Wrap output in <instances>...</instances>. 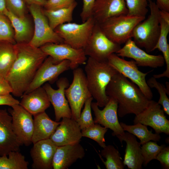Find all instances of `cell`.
<instances>
[{"instance_id":"16","label":"cell","mask_w":169,"mask_h":169,"mask_svg":"<svg viewBox=\"0 0 169 169\" xmlns=\"http://www.w3.org/2000/svg\"><path fill=\"white\" fill-rule=\"evenodd\" d=\"M115 53L123 58L132 59L137 66L157 68L163 66L165 61L162 55H153L147 52L138 47L132 38L129 39Z\"/></svg>"},{"instance_id":"1","label":"cell","mask_w":169,"mask_h":169,"mask_svg":"<svg viewBox=\"0 0 169 169\" xmlns=\"http://www.w3.org/2000/svg\"><path fill=\"white\" fill-rule=\"evenodd\" d=\"M16 58L6 79L15 96L21 97L48 56L40 48L29 43H16Z\"/></svg>"},{"instance_id":"14","label":"cell","mask_w":169,"mask_h":169,"mask_svg":"<svg viewBox=\"0 0 169 169\" xmlns=\"http://www.w3.org/2000/svg\"><path fill=\"white\" fill-rule=\"evenodd\" d=\"M161 105L154 100H151L147 107L136 115L134 124L141 123L153 128L155 133L169 135V120L165 115Z\"/></svg>"},{"instance_id":"43","label":"cell","mask_w":169,"mask_h":169,"mask_svg":"<svg viewBox=\"0 0 169 169\" xmlns=\"http://www.w3.org/2000/svg\"><path fill=\"white\" fill-rule=\"evenodd\" d=\"M20 101L14 98L11 94L0 95V105H6L12 107L19 104Z\"/></svg>"},{"instance_id":"7","label":"cell","mask_w":169,"mask_h":169,"mask_svg":"<svg viewBox=\"0 0 169 169\" xmlns=\"http://www.w3.org/2000/svg\"><path fill=\"white\" fill-rule=\"evenodd\" d=\"M73 79L65 94L71 109L72 118L76 120L85 101L92 97L88 88L86 75L83 69L77 68L73 70Z\"/></svg>"},{"instance_id":"45","label":"cell","mask_w":169,"mask_h":169,"mask_svg":"<svg viewBox=\"0 0 169 169\" xmlns=\"http://www.w3.org/2000/svg\"><path fill=\"white\" fill-rule=\"evenodd\" d=\"M156 3L160 10L169 12V0H156Z\"/></svg>"},{"instance_id":"22","label":"cell","mask_w":169,"mask_h":169,"mask_svg":"<svg viewBox=\"0 0 169 169\" xmlns=\"http://www.w3.org/2000/svg\"><path fill=\"white\" fill-rule=\"evenodd\" d=\"M127 13L125 0H95L91 17L95 23H100L111 17Z\"/></svg>"},{"instance_id":"2","label":"cell","mask_w":169,"mask_h":169,"mask_svg":"<svg viewBox=\"0 0 169 169\" xmlns=\"http://www.w3.org/2000/svg\"><path fill=\"white\" fill-rule=\"evenodd\" d=\"M107 95L118 104V115H135L146 108L151 100L145 96L138 87L118 71L112 77L106 89Z\"/></svg>"},{"instance_id":"5","label":"cell","mask_w":169,"mask_h":169,"mask_svg":"<svg viewBox=\"0 0 169 169\" xmlns=\"http://www.w3.org/2000/svg\"><path fill=\"white\" fill-rule=\"evenodd\" d=\"M145 18V17L121 15L110 18L99 24L110 40L120 45L131 38L135 27Z\"/></svg>"},{"instance_id":"40","label":"cell","mask_w":169,"mask_h":169,"mask_svg":"<svg viewBox=\"0 0 169 169\" xmlns=\"http://www.w3.org/2000/svg\"><path fill=\"white\" fill-rule=\"evenodd\" d=\"M75 0H47L43 8L47 10H55L68 7Z\"/></svg>"},{"instance_id":"31","label":"cell","mask_w":169,"mask_h":169,"mask_svg":"<svg viewBox=\"0 0 169 169\" xmlns=\"http://www.w3.org/2000/svg\"><path fill=\"white\" fill-rule=\"evenodd\" d=\"M29 163L19 151H11L0 156V169H28Z\"/></svg>"},{"instance_id":"9","label":"cell","mask_w":169,"mask_h":169,"mask_svg":"<svg viewBox=\"0 0 169 169\" xmlns=\"http://www.w3.org/2000/svg\"><path fill=\"white\" fill-rule=\"evenodd\" d=\"M120 45L111 41L95 23L89 39L84 49L86 56L100 61H107L109 56L116 53Z\"/></svg>"},{"instance_id":"19","label":"cell","mask_w":169,"mask_h":169,"mask_svg":"<svg viewBox=\"0 0 169 169\" xmlns=\"http://www.w3.org/2000/svg\"><path fill=\"white\" fill-rule=\"evenodd\" d=\"M22 145L13 131L11 115L6 109H0V156L19 151Z\"/></svg>"},{"instance_id":"46","label":"cell","mask_w":169,"mask_h":169,"mask_svg":"<svg viewBox=\"0 0 169 169\" xmlns=\"http://www.w3.org/2000/svg\"><path fill=\"white\" fill-rule=\"evenodd\" d=\"M27 6L35 4L43 7L47 0H22Z\"/></svg>"},{"instance_id":"6","label":"cell","mask_w":169,"mask_h":169,"mask_svg":"<svg viewBox=\"0 0 169 169\" xmlns=\"http://www.w3.org/2000/svg\"><path fill=\"white\" fill-rule=\"evenodd\" d=\"M95 23L91 17L81 24L67 23L54 30L63 39L64 43L76 49H83L86 45Z\"/></svg>"},{"instance_id":"25","label":"cell","mask_w":169,"mask_h":169,"mask_svg":"<svg viewBox=\"0 0 169 169\" xmlns=\"http://www.w3.org/2000/svg\"><path fill=\"white\" fill-rule=\"evenodd\" d=\"M19 105L33 116L45 112L50 103L43 87H38L21 97Z\"/></svg>"},{"instance_id":"21","label":"cell","mask_w":169,"mask_h":169,"mask_svg":"<svg viewBox=\"0 0 169 169\" xmlns=\"http://www.w3.org/2000/svg\"><path fill=\"white\" fill-rule=\"evenodd\" d=\"M85 155L84 149L79 142L57 146L53 158V169H68Z\"/></svg>"},{"instance_id":"36","label":"cell","mask_w":169,"mask_h":169,"mask_svg":"<svg viewBox=\"0 0 169 169\" xmlns=\"http://www.w3.org/2000/svg\"><path fill=\"white\" fill-rule=\"evenodd\" d=\"M141 150L143 165L146 166L151 160L156 159L159 153L166 146L158 145L156 142L149 141L142 145Z\"/></svg>"},{"instance_id":"20","label":"cell","mask_w":169,"mask_h":169,"mask_svg":"<svg viewBox=\"0 0 169 169\" xmlns=\"http://www.w3.org/2000/svg\"><path fill=\"white\" fill-rule=\"evenodd\" d=\"M57 146L50 139L33 144L30 154L33 169H53V160Z\"/></svg>"},{"instance_id":"33","label":"cell","mask_w":169,"mask_h":169,"mask_svg":"<svg viewBox=\"0 0 169 169\" xmlns=\"http://www.w3.org/2000/svg\"><path fill=\"white\" fill-rule=\"evenodd\" d=\"M108 129L101 126L100 124L95 123L94 125L81 130L82 137L91 139L95 141L101 147L106 146L104 136Z\"/></svg>"},{"instance_id":"11","label":"cell","mask_w":169,"mask_h":169,"mask_svg":"<svg viewBox=\"0 0 169 169\" xmlns=\"http://www.w3.org/2000/svg\"><path fill=\"white\" fill-rule=\"evenodd\" d=\"M40 48L52 58L55 64L64 60L69 61L70 69L72 70L86 63V56L83 49H76L64 43H47Z\"/></svg>"},{"instance_id":"4","label":"cell","mask_w":169,"mask_h":169,"mask_svg":"<svg viewBox=\"0 0 169 169\" xmlns=\"http://www.w3.org/2000/svg\"><path fill=\"white\" fill-rule=\"evenodd\" d=\"M150 13L146 19L135 27L131 38L139 47L144 48L149 53L155 50L161 32L160 9L156 3L150 0Z\"/></svg>"},{"instance_id":"39","label":"cell","mask_w":169,"mask_h":169,"mask_svg":"<svg viewBox=\"0 0 169 169\" xmlns=\"http://www.w3.org/2000/svg\"><path fill=\"white\" fill-rule=\"evenodd\" d=\"M6 8L15 15L23 17L28 13L27 6L22 0H4Z\"/></svg>"},{"instance_id":"32","label":"cell","mask_w":169,"mask_h":169,"mask_svg":"<svg viewBox=\"0 0 169 169\" xmlns=\"http://www.w3.org/2000/svg\"><path fill=\"white\" fill-rule=\"evenodd\" d=\"M101 155L106 159L101 160L107 169H123L125 166L118 151L111 145L106 146L101 150Z\"/></svg>"},{"instance_id":"47","label":"cell","mask_w":169,"mask_h":169,"mask_svg":"<svg viewBox=\"0 0 169 169\" xmlns=\"http://www.w3.org/2000/svg\"><path fill=\"white\" fill-rule=\"evenodd\" d=\"M159 13L161 18L169 24V12L160 9Z\"/></svg>"},{"instance_id":"41","label":"cell","mask_w":169,"mask_h":169,"mask_svg":"<svg viewBox=\"0 0 169 169\" xmlns=\"http://www.w3.org/2000/svg\"><path fill=\"white\" fill-rule=\"evenodd\" d=\"M83 6L80 16L84 22L92 16V9L95 0H83Z\"/></svg>"},{"instance_id":"23","label":"cell","mask_w":169,"mask_h":169,"mask_svg":"<svg viewBox=\"0 0 169 169\" xmlns=\"http://www.w3.org/2000/svg\"><path fill=\"white\" fill-rule=\"evenodd\" d=\"M10 20L14 31L16 43H29L34 33V24L32 16L28 13L18 17L7 9L4 13Z\"/></svg>"},{"instance_id":"35","label":"cell","mask_w":169,"mask_h":169,"mask_svg":"<svg viewBox=\"0 0 169 169\" xmlns=\"http://www.w3.org/2000/svg\"><path fill=\"white\" fill-rule=\"evenodd\" d=\"M150 88H155L159 93L160 98L158 103L162 105L165 113L169 115V99L167 94L169 95L165 86L159 83L153 76L150 78L147 81Z\"/></svg>"},{"instance_id":"12","label":"cell","mask_w":169,"mask_h":169,"mask_svg":"<svg viewBox=\"0 0 169 169\" xmlns=\"http://www.w3.org/2000/svg\"><path fill=\"white\" fill-rule=\"evenodd\" d=\"M11 107L8 111L12 116L13 131L23 145L29 146L32 143L33 130L32 115L19 104Z\"/></svg>"},{"instance_id":"17","label":"cell","mask_w":169,"mask_h":169,"mask_svg":"<svg viewBox=\"0 0 169 169\" xmlns=\"http://www.w3.org/2000/svg\"><path fill=\"white\" fill-rule=\"evenodd\" d=\"M110 98L108 102L102 110L99 109L96 102H92L91 108L95 116L94 122L111 129L113 131V136H122L125 132L118 121V104L114 99Z\"/></svg>"},{"instance_id":"10","label":"cell","mask_w":169,"mask_h":169,"mask_svg":"<svg viewBox=\"0 0 169 169\" xmlns=\"http://www.w3.org/2000/svg\"><path fill=\"white\" fill-rule=\"evenodd\" d=\"M107 61L118 72L136 84L146 98L149 100L152 99L153 93L146 79V76L151 71L143 73L139 70L134 60H126L115 53L110 55Z\"/></svg>"},{"instance_id":"29","label":"cell","mask_w":169,"mask_h":169,"mask_svg":"<svg viewBox=\"0 0 169 169\" xmlns=\"http://www.w3.org/2000/svg\"><path fill=\"white\" fill-rule=\"evenodd\" d=\"M161 32L154 49H158L161 51L166 64V69L162 74H154L153 76L156 79L161 77L169 78V44L167 42V37L169 33V24L161 18Z\"/></svg>"},{"instance_id":"38","label":"cell","mask_w":169,"mask_h":169,"mask_svg":"<svg viewBox=\"0 0 169 169\" xmlns=\"http://www.w3.org/2000/svg\"><path fill=\"white\" fill-rule=\"evenodd\" d=\"M93 99V98L91 97L85 101L84 108L76 120L81 130L95 124L91 114V104Z\"/></svg>"},{"instance_id":"37","label":"cell","mask_w":169,"mask_h":169,"mask_svg":"<svg viewBox=\"0 0 169 169\" xmlns=\"http://www.w3.org/2000/svg\"><path fill=\"white\" fill-rule=\"evenodd\" d=\"M14 31L8 18L0 12V41H6L15 44Z\"/></svg>"},{"instance_id":"13","label":"cell","mask_w":169,"mask_h":169,"mask_svg":"<svg viewBox=\"0 0 169 169\" xmlns=\"http://www.w3.org/2000/svg\"><path fill=\"white\" fill-rule=\"evenodd\" d=\"M70 61L67 60L55 64L52 58L48 56L38 69L24 94L30 92L47 82H54L61 74L70 69Z\"/></svg>"},{"instance_id":"48","label":"cell","mask_w":169,"mask_h":169,"mask_svg":"<svg viewBox=\"0 0 169 169\" xmlns=\"http://www.w3.org/2000/svg\"><path fill=\"white\" fill-rule=\"evenodd\" d=\"M7 9L4 0H0V12L4 14Z\"/></svg>"},{"instance_id":"49","label":"cell","mask_w":169,"mask_h":169,"mask_svg":"<svg viewBox=\"0 0 169 169\" xmlns=\"http://www.w3.org/2000/svg\"><path fill=\"white\" fill-rule=\"evenodd\" d=\"M166 90H167V92H168V93H169V82H166Z\"/></svg>"},{"instance_id":"18","label":"cell","mask_w":169,"mask_h":169,"mask_svg":"<svg viewBox=\"0 0 169 169\" xmlns=\"http://www.w3.org/2000/svg\"><path fill=\"white\" fill-rule=\"evenodd\" d=\"M62 119L49 139L57 146L80 142L81 130L77 121L72 118Z\"/></svg>"},{"instance_id":"8","label":"cell","mask_w":169,"mask_h":169,"mask_svg":"<svg viewBox=\"0 0 169 169\" xmlns=\"http://www.w3.org/2000/svg\"><path fill=\"white\" fill-rule=\"evenodd\" d=\"M27 7L34 24V34L30 44L35 47L40 48L47 43H64L63 39L50 26L43 7L35 4Z\"/></svg>"},{"instance_id":"27","label":"cell","mask_w":169,"mask_h":169,"mask_svg":"<svg viewBox=\"0 0 169 169\" xmlns=\"http://www.w3.org/2000/svg\"><path fill=\"white\" fill-rule=\"evenodd\" d=\"M15 44L7 41H0V79H6L15 60Z\"/></svg>"},{"instance_id":"15","label":"cell","mask_w":169,"mask_h":169,"mask_svg":"<svg viewBox=\"0 0 169 169\" xmlns=\"http://www.w3.org/2000/svg\"><path fill=\"white\" fill-rule=\"evenodd\" d=\"M56 85L57 89H53L49 83L45 84L43 87L54 107L55 121L59 122L63 118H71L72 113L65 94V90L69 85L68 79L60 78L57 81Z\"/></svg>"},{"instance_id":"42","label":"cell","mask_w":169,"mask_h":169,"mask_svg":"<svg viewBox=\"0 0 169 169\" xmlns=\"http://www.w3.org/2000/svg\"><path fill=\"white\" fill-rule=\"evenodd\" d=\"M156 159L158 160L163 167L169 168V147L165 146L157 156Z\"/></svg>"},{"instance_id":"30","label":"cell","mask_w":169,"mask_h":169,"mask_svg":"<svg viewBox=\"0 0 169 169\" xmlns=\"http://www.w3.org/2000/svg\"><path fill=\"white\" fill-rule=\"evenodd\" d=\"M120 123L124 131H127L140 139L141 145L151 141H159L161 138L159 134L153 133L152 130H148L147 126L141 123L133 125H127L123 122Z\"/></svg>"},{"instance_id":"24","label":"cell","mask_w":169,"mask_h":169,"mask_svg":"<svg viewBox=\"0 0 169 169\" xmlns=\"http://www.w3.org/2000/svg\"><path fill=\"white\" fill-rule=\"evenodd\" d=\"M121 143L125 141L126 143L123 161L124 166L129 169H141L143 162L141 150V144L136 136L128 132L122 136H116Z\"/></svg>"},{"instance_id":"44","label":"cell","mask_w":169,"mask_h":169,"mask_svg":"<svg viewBox=\"0 0 169 169\" xmlns=\"http://www.w3.org/2000/svg\"><path fill=\"white\" fill-rule=\"evenodd\" d=\"M12 92V89L7 80L0 79V95L10 94Z\"/></svg>"},{"instance_id":"28","label":"cell","mask_w":169,"mask_h":169,"mask_svg":"<svg viewBox=\"0 0 169 169\" xmlns=\"http://www.w3.org/2000/svg\"><path fill=\"white\" fill-rule=\"evenodd\" d=\"M77 5V3L75 1L69 7L63 8L47 10L43 8L44 13L51 28L54 30L60 24L71 22L73 20L74 11Z\"/></svg>"},{"instance_id":"34","label":"cell","mask_w":169,"mask_h":169,"mask_svg":"<svg viewBox=\"0 0 169 169\" xmlns=\"http://www.w3.org/2000/svg\"><path fill=\"white\" fill-rule=\"evenodd\" d=\"M127 9V15L134 17H145L148 12L150 0H125Z\"/></svg>"},{"instance_id":"26","label":"cell","mask_w":169,"mask_h":169,"mask_svg":"<svg viewBox=\"0 0 169 169\" xmlns=\"http://www.w3.org/2000/svg\"><path fill=\"white\" fill-rule=\"evenodd\" d=\"M34 127L32 142L33 144L49 139L60 122L51 120L45 112L34 115Z\"/></svg>"},{"instance_id":"3","label":"cell","mask_w":169,"mask_h":169,"mask_svg":"<svg viewBox=\"0 0 169 169\" xmlns=\"http://www.w3.org/2000/svg\"><path fill=\"white\" fill-rule=\"evenodd\" d=\"M84 68L89 90L99 107H104L110 97L106 93V87L117 71L107 61H100L89 57Z\"/></svg>"}]
</instances>
